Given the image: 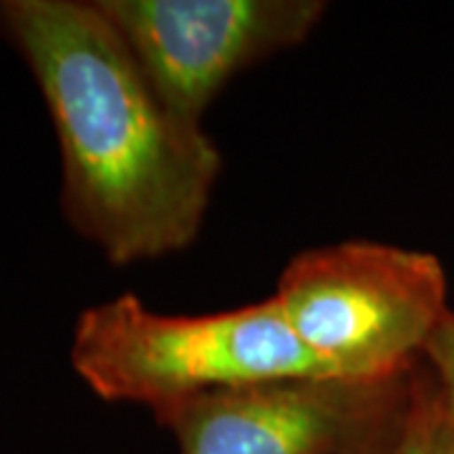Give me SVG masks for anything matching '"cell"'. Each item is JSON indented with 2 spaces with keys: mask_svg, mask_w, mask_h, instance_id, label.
Returning <instances> with one entry per match:
<instances>
[{
  "mask_svg": "<svg viewBox=\"0 0 454 454\" xmlns=\"http://www.w3.org/2000/svg\"><path fill=\"white\" fill-rule=\"evenodd\" d=\"M162 104L202 127L238 74L295 49L325 16L324 0H97Z\"/></svg>",
  "mask_w": 454,
  "mask_h": 454,
  "instance_id": "cell-5",
  "label": "cell"
},
{
  "mask_svg": "<svg viewBox=\"0 0 454 454\" xmlns=\"http://www.w3.org/2000/svg\"><path fill=\"white\" fill-rule=\"evenodd\" d=\"M71 366L109 404H142L160 417L212 391L303 376H331L295 339L273 301L169 316L134 293L79 313Z\"/></svg>",
  "mask_w": 454,
  "mask_h": 454,
  "instance_id": "cell-2",
  "label": "cell"
},
{
  "mask_svg": "<svg viewBox=\"0 0 454 454\" xmlns=\"http://www.w3.org/2000/svg\"><path fill=\"white\" fill-rule=\"evenodd\" d=\"M434 454H454V424L447 417H442V424H439L437 439H434Z\"/></svg>",
  "mask_w": 454,
  "mask_h": 454,
  "instance_id": "cell-8",
  "label": "cell"
},
{
  "mask_svg": "<svg viewBox=\"0 0 454 454\" xmlns=\"http://www.w3.org/2000/svg\"><path fill=\"white\" fill-rule=\"evenodd\" d=\"M0 35L49 109L71 230L112 265L195 243L223 154L164 106L97 0H0Z\"/></svg>",
  "mask_w": 454,
  "mask_h": 454,
  "instance_id": "cell-1",
  "label": "cell"
},
{
  "mask_svg": "<svg viewBox=\"0 0 454 454\" xmlns=\"http://www.w3.org/2000/svg\"><path fill=\"white\" fill-rule=\"evenodd\" d=\"M424 364L437 381L444 417L454 424V309H450L432 340L427 343Z\"/></svg>",
  "mask_w": 454,
  "mask_h": 454,
  "instance_id": "cell-7",
  "label": "cell"
},
{
  "mask_svg": "<svg viewBox=\"0 0 454 454\" xmlns=\"http://www.w3.org/2000/svg\"><path fill=\"white\" fill-rule=\"evenodd\" d=\"M273 301L325 372L351 381L409 376L452 309L437 255L372 240L301 250Z\"/></svg>",
  "mask_w": 454,
  "mask_h": 454,
  "instance_id": "cell-3",
  "label": "cell"
},
{
  "mask_svg": "<svg viewBox=\"0 0 454 454\" xmlns=\"http://www.w3.org/2000/svg\"><path fill=\"white\" fill-rule=\"evenodd\" d=\"M417 369L391 381L303 376L212 391L157 422L175 432L179 454L384 452L404 424Z\"/></svg>",
  "mask_w": 454,
  "mask_h": 454,
  "instance_id": "cell-4",
  "label": "cell"
},
{
  "mask_svg": "<svg viewBox=\"0 0 454 454\" xmlns=\"http://www.w3.org/2000/svg\"><path fill=\"white\" fill-rule=\"evenodd\" d=\"M391 450V447H389ZM389 450H384V452H348V454H389Z\"/></svg>",
  "mask_w": 454,
  "mask_h": 454,
  "instance_id": "cell-9",
  "label": "cell"
},
{
  "mask_svg": "<svg viewBox=\"0 0 454 454\" xmlns=\"http://www.w3.org/2000/svg\"><path fill=\"white\" fill-rule=\"evenodd\" d=\"M442 417L444 409L437 381L422 361V366L414 373L411 402L406 409L404 424L394 439L389 454H434V439Z\"/></svg>",
  "mask_w": 454,
  "mask_h": 454,
  "instance_id": "cell-6",
  "label": "cell"
}]
</instances>
